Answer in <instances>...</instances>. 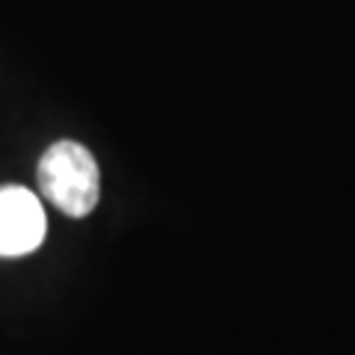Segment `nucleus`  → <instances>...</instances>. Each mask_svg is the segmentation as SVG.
Here are the masks:
<instances>
[{"mask_svg":"<svg viewBox=\"0 0 355 355\" xmlns=\"http://www.w3.org/2000/svg\"><path fill=\"white\" fill-rule=\"evenodd\" d=\"M39 193L71 219H83L101 202V169L77 139L51 142L36 166Z\"/></svg>","mask_w":355,"mask_h":355,"instance_id":"nucleus-1","label":"nucleus"},{"mask_svg":"<svg viewBox=\"0 0 355 355\" xmlns=\"http://www.w3.org/2000/svg\"><path fill=\"white\" fill-rule=\"evenodd\" d=\"M48 219L39 196L18 184L0 187V258H24L44 243Z\"/></svg>","mask_w":355,"mask_h":355,"instance_id":"nucleus-2","label":"nucleus"}]
</instances>
